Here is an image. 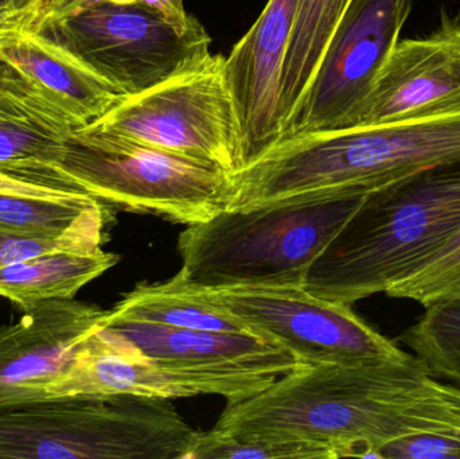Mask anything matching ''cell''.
I'll use <instances>...</instances> for the list:
<instances>
[{
    "label": "cell",
    "instance_id": "cell-13",
    "mask_svg": "<svg viewBox=\"0 0 460 459\" xmlns=\"http://www.w3.org/2000/svg\"><path fill=\"white\" fill-rule=\"evenodd\" d=\"M460 112V24L399 40L348 128Z\"/></svg>",
    "mask_w": 460,
    "mask_h": 459
},
{
    "label": "cell",
    "instance_id": "cell-8",
    "mask_svg": "<svg viewBox=\"0 0 460 459\" xmlns=\"http://www.w3.org/2000/svg\"><path fill=\"white\" fill-rule=\"evenodd\" d=\"M172 280L305 366L405 361L415 356L365 322L351 305L319 298L302 286L201 288L185 285L177 275Z\"/></svg>",
    "mask_w": 460,
    "mask_h": 459
},
{
    "label": "cell",
    "instance_id": "cell-5",
    "mask_svg": "<svg viewBox=\"0 0 460 459\" xmlns=\"http://www.w3.org/2000/svg\"><path fill=\"white\" fill-rule=\"evenodd\" d=\"M199 433L166 399L45 402L0 410V458L188 459Z\"/></svg>",
    "mask_w": 460,
    "mask_h": 459
},
{
    "label": "cell",
    "instance_id": "cell-20",
    "mask_svg": "<svg viewBox=\"0 0 460 459\" xmlns=\"http://www.w3.org/2000/svg\"><path fill=\"white\" fill-rule=\"evenodd\" d=\"M350 0H299L281 77L284 128L307 93L330 37Z\"/></svg>",
    "mask_w": 460,
    "mask_h": 459
},
{
    "label": "cell",
    "instance_id": "cell-27",
    "mask_svg": "<svg viewBox=\"0 0 460 459\" xmlns=\"http://www.w3.org/2000/svg\"><path fill=\"white\" fill-rule=\"evenodd\" d=\"M99 2V0H96ZM105 2L127 3V4L143 5V7L151 8L156 13L166 16L174 23L182 27L190 26L197 21L194 16L186 13L183 0H105ZM94 3V2H93Z\"/></svg>",
    "mask_w": 460,
    "mask_h": 459
},
{
    "label": "cell",
    "instance_id": "cell-29",
    "mask_svg": "<svg viewBox=\"0 0 460 459\" xmlns=\"http://www.w3.org/2000/svg\"><path fill=\"white\" fill-rule=\"evenodd\" d=\"M40 0H0V13H10V11H32L37 13Z\"/></svg>",
    "mask_w": 460,
    "mask_h": 459
},
{
    "label": "cell",
    "instance_id": "cell-16",
    "mask_svg": "<svg viewBox=\"0 0 460 459\" xmlns=\"http://www.w3.org/2000/svg\"><path fill=\"white\" fill-rule=\"evenodd\" d=\"M75 132L56 108L0 64V172L80 190L61 166Z\"/></svg>",
    "mask_w": 460,
    "mask_h": 459
},
{
    "label": "cell",
    "instance_id": "cell-10",
    "mask_svg": "<svg viewBox=\"0 0 460 459\" xmlns=\"http://www.w3.org/2000/svg\"><path fill=\"white\" fill-rule=\"evenodd\" d=\"M412 2L350 0L283 139L348 128L396 48Z\"/></svg>",
    "mask_w": 460,
    "mask_h": 459
},
{
    "label": "cell",
    "instance_id": "cell-11",
    "mask_svg": "<svg viewBox=\"0 0 460 459\" xmlns=\"http://www.w3.org/2000/svg\"><path fill=\"white\" fill-rule=\"evenodd\" d=\"M276 379L273 375L172 366L147 357L102 325L80 342L66 371L46 391V402L218 395L229 404L257 395Z\"/></svg>",
    "mask_w": 460,
    "mask_h": 459
},
{
    "label": "cell",
    "instance_id": "cell-28",
    "mask_svg": "<svg viewBox=\"0 0 460 459\" xmlns=\"http://www.w3.org/2000/svg\"><path fill=\"white\" fill-rule=\"evenodd\" d=\"M32 21H34L32 11L0 13V48L13 42L24 31H29Z\"/></svg>",
    "mask_w": 460,
    "mask_h": 459
},
{
    "label": "cell",
    "instance_id": "cell-6",
    "mask_svg": "<svg viewBox=\"0 0 460 459\" xmlns=\"http://www.w3.org/2000/svg\"><path fill=\"white\" fill-rule=\"evenodd\" d=\"M61 166L80 190L111 205L181 224L226 209L233 175L139 143L75 129Z\"/></svg>",
    "mask_w": 460,
    "mask_h": 459
},
{
    "label": "cell",
    "instance_id": "cell-18",
    "mask_svg": "<svg viewBox=\"0 0 460 459\" xmlns=\"http://www.w3.org/2000/svg\"><path fill=\"white\" fill-rule=\"evenodd\" d=\"M112 223V207L91 194L0 172V232L8 236H59Z\"/></svg>",
    "mask_w": 460,
    "mask_h": 459
},
{
    "label": "cell",
    "instance_id": "cell-2",
    "mask_svg": "<svg viewBox=\"0 0 460 459\" xmlns=\"http://www.w3.org/2000/svg\"><path fill=\"white\" fill-rule=\"evenodd\" d=\"M460 234V159L376 189L314 261L303 287L353 305L418 272Z\"/></svg>",
    "mask_w": 460,
    "mask_h": 459
},
{
    "label": "cell",
    "instance_id": "cell-4",
    "mask_svg": "<svg viewBox=\"0 0 460 459\" xmlns=\"http://www.w3.org/2000/svg\"><path fill=\"white\" fill-rule=\"evenodd\" d=\"M456 159L460 112L295 135L233 174L228 207L235 209L319 189L372 191Z\"/></svg>",
    "mask_w": 460,
    "mask_h": 459
},
{
    "label": "cell",
    "instance_id": "cell-26",
    "mask_svg": "<svg viewBox=\"0 0 460 459\" xmlns=\"http://www.w3.org/2000/svg\"><path fill=\"white\" fill-rule=\"evenodd\" d=\"M96 0H40L29 31L42 32Z\"/></svg>",
    "mask_w": 460,
    "mask_h": 459
},
{
    "label": "cell",
    "instance_id": "cell-15",
    "mask_svg": "<svg viewBox=\"0 0 460 459\" xmlns=\"http://www.w3.org/2000/svg\"><path fill=\"white\" fill-rule=\"evenodd\" d=\"M104 328L147 357L172 366L278 377L305 366L280 345L252 333L169 328L124 320L111 312Z\"/></svg>",
    "mask_w": 460,
    "mask_h": 459
},
{
    "label": "cell",
    "instance_id": "cell-17",
    "mask_svg": "<svg viewBox=\"0 0 460 459\" xmlns=\"http://www.w3.org/2000/svg\"><path fill=\"white\" fill-rule=\"evenodd\" d=\"M0 64L26 81L75 129L97 120L123 96L75 51L43 32L24 31L0 48Z\"/></svg>",
    "mask_w": 460,
    "mask_h": 459
},
{
    "label": "cell",
    "instance_id": "cell-25",
    "mask_svg": "<svg viewBox=\"0 0 460 459\" xmlns=\"http://www.w3.org/2000/svg\"><path fill=\"white\" fill-rule=\"evenodd\" d=\"M380 459H460V430L416 434L389 442Z\"/></svg>",
    "mask_w": 460,
    "mask_h": 459
},
{
    "label": "cell",
    "instance_id": "cell-7",
    "mask_svg": "<svg viewBox=\"0 0 460 459\" xmlns=\"http://www.w3.org/2000/svg\"><path fill=\"white\" fill-rule=\"evenodd\" d=\"M84 131L215 164L243 169L237 113L226 57L212 56L158 85L120 100Z\"/></svg>",
    "mask_w": 460,
    "mask_h": 459
},
{
    "label": "cell",
    "instance_id": "cell-24",
    "mask_svg": "<svg viewBox=\"0 0 460 459\" xmlns=\"http://www.w3.org/2000/svg\"><path fill=\"white\" fill-rule=\"evenodd\" d=\"M385 294L423 306L442 296L460 294V234L427 266L392 286Z\"/></svg>",
    "mask_w": 460,
    "mask_h": 459
},
{
    "label": "cell",
    "instance_id": "cell-30",
    "mask_svg": "<svg viewBox=\"0 0 460 459\" xmlns=\"http://www.w3.org/2000/svg\"><path fill=\"white\" fill-rule=\"evenodd\" d=\"M8 239V234H2V232H0V248L3 247V244H4L5 243V240Z\"/></svg>",
    "mask_w": 460,
    "mask_h": 459
},
{
    "label": "cell",
    "instance_id": "cell-14",
    "mask_svg": "<svg viewBox=\"0 0 460 459\" xmlns=\"http://www.w3.org/2000/svg\"><path fill=\"white\" fill-rule=\"evenodd\" d=\"M297 4L299 0H270L226 58L243 169L283 139L281 77Z\"/></svg>",
    "mask_w": 460,
    "mask_h": 459
},
{
    "label": "cell",
    "instance_id": "cell-21",
    "mask_svg": "<svg viewBox=\"0 0 460 459\" xmlns=\"http://www.w3.org/2000/svg\"><path fill=\"white\" fill-rule=\"evenodd\" d=\"M110 312L124 320L169 328L251 333L240 321L180 287L172 278L154 285H137Z\"/></svg>",
    "mask_w": 460,
    "mask_h": 459
},
{
    "label": "cell",
    "instance_id": "cell-9",
    "mask_svg": "<svg viewBox=\"0 0 460 459\" xmlns=\"http://www.w3.org/2000/svg\"><path fill=\"white\" fill-rule=\"evenodd\" d=\"M88 62L120 94L140 93L210 56L212 38L199 21L180 26L127 3H91L42 31Z\"/></svg>",
    "mask_w": 460,
    "mask_h": 459
},
{
    "label": "cell",
    "instance_id": "cell-22",
    "mask_svg": "<svg viewBox=\"0 0 460 459\" xmlns=\"http://www.w3.org/2000/svg\"><path fill=\"white\" fill-rule=\"evenodd\" d=\"M424 307L418 322L399 340L426 364L432 376L460 384V294L442 296Z\"/></svg>",
    "mask_w": 460,
    "mask_h": 459
},
{
    "label": "cell",
    "instance_id": "cell-1",
    "mask_svg": "<svg viewBox=\"0 0 460 459\" xmlns=\"http://www.w3.org/2000/svg\"><path fill=\"white\" fill-rule=\"evenodd\" d=\"M213 430L243 442H296L335 458H377L389 442L460 430V388L420 358L300 366L257 395L226 404Z\"/></svg>",
    "mask_w": 460,
    "mask_h": 459
},
{
    "label": "cell",
    "instance_id": "cell-19",
    "mask_svg": "<svg viewBox=\"0 0 460 459\" xmlns=\"http://www.w3.org/2000/svg\"><path fill=\"white\" fill-rule=\"evenodd\" d=\"M116 253L64 251L0 267V298L22 312L51 299H75L78 291L119 263Z\"/></svg>",
    "mask_w": 460,
    "mask_h": 459
},
{
    "label": "cell",
    "instance_id": "cell-12",
    "mask_svg": "<svg viewBox=\"0 0 460 459\" xmlns=\"http://www.w3.org/2000/svg\"><path fill=\"white\" fill-rule=\"evenodd\" d=\"M110 310L75 299H51L0 326V410L45 403L80 342L104 325Z\"/></svg>",
    "mask_w": 460,
    "mask_h": 459
},
{
    "label": "cell",
    "instance_id": "cell-23",
    "mask_svg": "<svg viewBox=\"0 0 460 459\" xmlns=\"http://www.w3.org/2000/svg\"><path fill=\"white\" fill-rule=\"evenodd\" d=\"M332 459L326 447L296 442H243L217 431H199L188 459Z\"/></svg>",
    "mask_w": 460,
    "mask_h": 459
},
{
    "label": "cell",
    "instance_id": "cell-3",
    "mask_svg": "<svg viewBox=\"0 0 460 459\" xmlns=\"http://www.w3.org/2000/svg\"><path fill=\"white\" fill-rule=\"evenodd\" d=\"M370 191L319 189L224 209L178 237L191 287L305 286V275Z\"/></svg>",
    "mask_w": 460,
    "mask_h": 459
}]
</instances>
